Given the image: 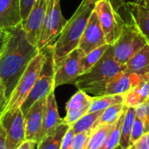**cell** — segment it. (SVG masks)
Here are the masks:
<instances>
[{
    "label": "cell",
    "mask_w": 149,
    "mask_h": 149,
    "mask_svg": "<svg viewBox=\"0 0 149 149\" xmlns=\"http://www.w3.org/2000/svg\"><path fill=\"white\" fill-rule=\"evenodd\" d=\"M39 52L28 40L23 24L7 31L0 53V79L5 87L8 100L29 64Z\"/></svg>",
    "instance_id": "obj_1"
},
{
    "label": "cell",
    "mask_w": 149,
    "mask_h": 149,
    "mask_svg": "<svg viewBox=\"0 0 149 149\" xmlns=\"http://www.w3.org/2000/svg\"><path fill=\"white\" fill-rule=\"evenodd\" d=\"M94 5L95 3L92 0H82L74 14L67 20L52 45L55 71L63 64L67 55L78 48L88 19L94 10Z\"/></svg>",
    "instance_id": "obj_2"
},
{
    "label": "cell",
    "mask_w": 149,
    "mask_h": 149,
    "mask_svg": "<svg viewBox=\"0 0 149 149\" xmlns=\"http://www.w3.org/2000/svg\"><path fill=\"white\" fill-rule=\"evenodd\" d=\"M125 71V65L117 62L111 54L109 46L101 58L86 72L81 74L75 86L93 97L104 95L107 83L117 73Z\"/></svg>",
    "instance_id": "obj_3"
},
{
    "label": "cell",
    "mask_w": 149,
    "mask_h": 149,
    "mask_svg": "<svg viewBox=\"0 0 149 149\" xmlns=\"http://www.w3.org/2000/svg\"><path fill=\"white\" fill-rule=\"evenodd\" d=\"M148 43L145 36L130 21L124 23L118 39L113 45H109V49L112 57L120 64L125 65Z\"/></svg>",
    "instance_id": "obj_4"
},
{
    "label": "cell",
    "mask_w": 149,
    "mask_h": 149,
    "mask_svg": "<svg viewBox=\"0 0 149 149\" xmlns=\"http://www.w3.org/2000/svg\"><path fill=\"white\" fill-rule=\"evenodd\" d=\"M41 51L45 53V59L38 78L37 79L29 95L27 96V98L20 107V109L23 112L24 115L27 113L29 108L36 101L43 98H45L52 91L55 90L54 87L55 68H54V62H53L52 45L47 46Z\"/></svg>",
    "instance_id": "obj_5"
},
{
    "label": "cell",
    "mask_w": 149,
    "mask_h": 149,
    "mask_svg": "<svg viewBox=\"0 0 149 149\" xmlns=\"http://www.w3.org/2000/svg\"><path fill=\"white\" fill-rule=\"evenodd\" d=\"M45 59V53L40 51L39 53L31 61L28 67L21 76L16 87L14 88L4 112L18 108L24 103L27 96L29 95L31 88L33 87L37 79L39 76L42 66Z\"/></svg>",
    "instance_id": "obj_6"
},
{
    "label": "cell",
    "mask_w": 149,
    "mask_h": 149,
    "mask_svg": "<svg viewBox=\"0 0 149 149\" xmlns=\"http://www.w3.org/2000/svg\"><path fill=\"white\" fill-rule=\"evenodd\" d=\"M66 22L67 20L61 12L60 0H49L39 40L37 45L38 49L41 51L47 46L53 45Z\"/></svg>",
    "instance_id": "obj_7"
},
{
    "label": "cell",
    "mask_w": 149,
    "mask_h": 149,
    "mask_svg": "<svg viewBox=\"0 0 149 149\" xmlns=\"http://www.w3.org/2000/svg\"><path fill=\"white\" fill-rule=\"evenodd\" d=\"M94 10L104 32L107 44L113 45L118 39L125 22L107 0L97 1L94 5Z\"/></svg>",
    "instance_id": "obj_8"
},
{
    "label": "cell",
    "mask_w": 149,
    "mask_h": 149,
    "mask_svg": "<svg viewBox=\"0 0 149 149\" xmlns=\"http://www.w3.org/2000/svg\"><path fill=\"white\" fill-rule=\"evenodd\" d=\"M0 127L9 149H16L25 141L24 115L20 107L4 112L0 119Z\"/></svg>",
    "instance_id": "obj_9"
},
{
    "label": "cell",
    "mask_w": 149,
    "mask_h": 149,
    "mask_svg": "<svg viewBox=\"0 0 149 149\" xmlns=\"http://www.w3.org/2000/svg\"><path fill=\"white\" fill-rule=\"evenodd\" d=\"M84 54L77 48L71 52L63 64L55 71L54 75V87L63 85H74L78 78L82 74L80 60Z\"/></svg>",
    "instance_id": "obj_10"
},
{
    "label": "cell",
    "mask_w": 149,
    "mask_h": 149,
    "mask_svg": "<svg viewBox=\"0 0 149 149\" xmlns=\"http://www.w3.org/2000/svg\"><path fill=\"white\" fill-rule=\"evenodd\" d=\"M106 44L104 32L101 29L98 16L93 10L81 36L78 48L86 55L91 51Z\"/></svg>",
    "instance_id": "obj_11"
},
{
    "label": "cell",
    "mask_w": 149,
    "mask_h": 149,
    "mask_svg": "<svg viewBox=\"0 0 149 149\" xmlns=\"http://www.w3.org/2000/svg\"><path fill=\"white\" fill-rule=\"evenodd\" d=\"M48 3L49 0H35L26 20L23 23L28 40L35 46L38 45L39 40Z\"/></svg>",
    "instance_id": "obj_12"
},
{
    "label": "cell",
    "mask_w": 149,
    "mask_h": 149,
    "mask_svg": "<svg viewBox=\"0 0 149 149\" xmlns=\"http://www.w3.org/2000/svg\"><path fill=\"white\" fill-rule=\"evenodd\" d=\"M93 97L84 91H77L67 101L65 106L66 114L62 122L71 127L83 115L88 113Z\"/></svg>",
    "instance_id": "obj_13"
},
{
    "label": "cell",
    "mask_w": 149,
    "mask_h": 149,
    "mask_svg": "<svg viewBox=\"0 0 149 149\" xmlns=\"http://www.w3.org/2000/svg\"><path fill=\"white\" fill-rule=\"evenodd\" d=\"M45 99L46 97L36 101L24 114L25 141H31L36 144L38 143V135L43 124Z\"/></svg>",
    "instance_id": "obj_14"
},
{
    "label": "cell",
    "mask_w": 149,
    "mask_h": 149,
    "mask_svg": "<svg viewBox=\"0 0 149 149\" xmlns=\"http://www.w3.org/2000/svg\"><path fill=\"white\" fill-rule=\"evenodd\" d=\"M141 81H143V79L139 75L122 71L113 77L107 83L104 95L125 94L137 86Z\"/></svg>",
    "instance_id": "obj_15"
},
{
    "label": "cell",
    "mask_w": 149,
    "mask_h": 149,
    "mask_svg": "<svg viewBox=\"0 0 149 149\" xmlns=\"http://www.w3.org/2000/svg\"><path fill=\"white\" fill-rule=\"evenodd\" d=\"M23 24L21 0H0V27L9 31Z\"/></svg>",
    "instance_id": "obj_16"
},
{
    "label": "cell",
    "mask_w": 149,
    "mask_h": 149,
    "mask_svg": "<svg viewBox=\"0 0 149 149\" xmlns=\"http://www.w3.org/2000/svg\"><path fill=\"white\" fill-rule=\"evenodd\" d=\"M61 122H62V119L59 117V114H58L54 91H52L46 96V99H45V112H44L43 124H42L41 131L38 135V143L42 140L44 136H45L47 134L52 131Z\"/></svg>",
    "instance_id": "obj_17"
},
{
    "label": "cell",
    "mask_w": 149,
    "mask_h": 149,
    "mask_svg": "<svg viewBox=\"0 0 149 149\" xmlns=\"http://www.w3.org/2000/svg\"><path fill=\"white\" fill-rule=\"evenodd\" d=\"M125 71L139 75L143 80L149 79V43L125 64Z\"/></svg>",
    "instance_id": "obj_18"
},
{
    "label": "cell",
    "mask_w": 149,
    "mask_h": 149,
    "mask_svg": "<svg viewBox=\"0 0 149 149\" xmlns=\"http://www.w3.org/2000/svg\"><path fill=\"white\" fill-rule=\"evenodd\" d=\"M131 22L141 31L149 43V14L147 10L134 0L125 3Z\"/></svg>",
    "instance_id": "obj_19"
},
{
    "label": "cell",
    "mask_w": 149,
    "mask_h": 149,
    "mask_svg": "<svg viewBox=\"0 0 149 149\" xmlns=\"http://www.w3.org/2000/svg\"><path fill=\"white\" fill-rule=\"evenodd\" d=\"M148 99L149 79H148L124 94V104L127 107H135L138 105L146 103Z\"/></svg>",
    "instance_id": "obj_20"
},
{
    "label": "cell",
    "mask_w": 149,
    "mask_h": 149,
    "mask_svg": "<svg viewBox=\"0 0 149 149\" xmlns=\"http://www.w3.org/2000/svg\"><path fill=\"white\" fill-rule=\"evenodd\" d=\"M69 127L68 125L61 122L52 131L42 138L37 144V149H60L62 140Z\"/></svg>",
    "instance_id": "obj_21"
},
{
    "label": "cell",
    "mask_w": 149,
    "mask_h": 149,
    "mask_svg": "<svg viewBox=\"0 0 149 149\" xmlns=\"http://www.w3.org/2000/svg\"><path fill=\"white\" fill-rule=\"evenodd\" d=\"M102 112L103 111L87 113L85 115H83L80 119H79L70 127L72 129L74 134L92 131L98 126V120H99Z\"/></svg>",
    "instance_id": "obj_22"
},
{
    "label": "cell",
    "mask_w": 149,
    "mask_h": 149,
    "mask_svg": "<svg viewBox=\"0 0 149 149\" xmlns=\"http://www.w3.org/2000/svg\"><path fill=\"white\" fill-rule=\"evenodd\" d=\"M135 116L136 113H135L134 107H127L123 122L121 125L120 139V146L122 148V149H127L129 147V140H130V135H131Z\"/></svg>",
    "instance_id": "obj_23"
},
{
    "label": "cell",
    "mask_w": 149,
    "mask_h": 149,
    "mask_svg": "<svg viewBox=\"0 0 149 149\" xmlns=\"http://www.w3.org/2000/svg\"><path fill=\"white\" fill-rule=\"evenodd\" d=\"M119 103H124V94L103 95L93 97L88 113L103 111L107 107Z\"/></svg>",
    "instance_id": "obj_24"
},
{
    "label": "cell",
    "mask_w": 149,
    "mask_h": 149,
    "mask_svg": "<svg viewBox=\"0 0 149 149\" xmlns=\"http://www.w3.org/2000/svg\"><path fill=\"white\" fill-rule=\"evenodd\" d=\"M113 124H102L98 125L92 132L87 148L86 149H100L105 142L108 134L113 128Z\"/></svg>",
    "instance_id": "obj_25"
},
{
    "label": "cell",
    "mask_w": 149,
    "mask_h": 149,
    "mask_svg": "<svg viewBox=\"0 0 149 149\" xmlns=\"http://www.w3.org/2000/svg\"><path fill=\"white\" fill-rule=\"evenodd\" d=\"M108 46H109L108 44L103 45H101V46H100V47L91 51L90 52H88L87 54L84 55L81 58L80 66H81V72H82V74L86 72L88 70H90L101 58V57L104 55V53L107 50Z\"/></svg>",
    "instance_id": "obj_26"
},
{
    "label": "cell",
    "mask_w": 149,
    "mask_h": 149,
    "mask_svg": "<svg viewBox=\"0 0 149 149\" xmlns=\"http://www.w3.org/2000/svg\"><path fill=\"white\" fill-rule=\"evenodd\" d=\"M127 107L124 103L113 105L107 109L103 110L99 120L98 125L102 124H114L120 115L125 112Z\"/></svg>",
    "instance_id": "obj_27"
},
{
    "label": "cell",
    "mask_w": 149,
    "mask_h": 149,
    "mask_svg": "<svg viewBox=\"0 0 149 149\" xmlns=\"http://www.w3.org/2000/svg\"><path fill=\"white\" fill-rule=\"evenodd\" d=\"M127 109V108H126ZM126 112V110H125ZM125 112L120 115V117L117 120V121L113 124V128L111 129L110 133L108 134L105 142L103 143L102 147L100 149H114L120 145V131H121V125L123 122Z\"/></svg>",
    "instance_id": "obj_28"
},
{
    "label": "cell",
    "mask_w": 149,
    "mask_h": 149,
    "mask_svg": "<svg viewBox=\"0 0 149 149\" xmlns=\"http://www.w3.org/2000/svg\"><path fill=\"white\" fill-rule=\"evenodd\" d=\"M92 131L75 134L72 139V149H86Z\"/></svg>",
    "instance_id": "obj_29"
},
{
    "label": "cell",
    "mask_w": 149,
    "mask_h": 149,
    "mask_svg": "<svg viewBox=\"0 0 149 149\" xmlns=\"http://www.w3.org/2000/svg\"><path fill=\"white\" fill-rule=\"evenodd\" d=\"M144 134H145L144 125H143L142 121L137 116H135L134 125H133V128H132V132H131V135H130L129 147L131 145H133L134 143H135L138 140H140Z\"/></svg>",
    "instance_id": "obj_30"
},
{
    "label": "cell",
    "mask_w": 149,
    "mask_h": 149,
    "mask_svg": "<svg viewBox=\"0 0 149 149\" xmlns=\"http://www.w3.org/2000/svg\"><path fill=\"white\" fill-rule=\"evenodd\" d=\"M136 116L142 121L144 127H145V133L149 132V117L147 112V105L146 103L138 105L134 107Z\"/></svg>",
    "instance_id": "obj_31"
},
{
    "label": "cell",
    "mask_w": 149,
    "mask_h": 149,
    "mask_svg": "<svg viewBox=\"0 0 149 149\" xmlns=\"http://www.w3.org/2000/svg\"><path fill=\"white\" fill-rule=\"evenodd\" d=\"M127 149H149V132L145 133L142 137Z\"/></svg>",
    "instance_id": "obj_32"
},
{
    "label": "cell",
    "mask_w": 149,
    "mask_h": 149,
    "mask_svg": "<svg viewBox=\"0 0 149 149\" xmlns=\"http://www.w3.org/2000/svg\"><path fill=\"white\" fill-rule=\"evenodd\" d=\"M34 3L35 0H21V16L23 23L26 20Z\"/></svg>",
    "instance_id": "obj_33"
},
{
    "label": "cell",
    "mask_w": 149,
    "mask_h": 149,
    "mask_svg": "<svg viewBox=\"0 0 149 149\" xmlns=\"http://www.w3.org/2000/svg\"><path fill=\"white\" fill-rule=\"evenodd\" d=\"M74 134H75L72 131V129L71 127H69V129L66 131V133L62 140L60 149H72V139H73Z\"/></svg>",
    "instance_id": "obj_34"
},
{
    "label": "cell",
    "mask_w": 149,
    "mask_h": 149,
    "mask_svg": "<svg viewBox=\"0 0 149 149\" xmlns=\"http://www.w3.org/2000/svg\"><path fill=\"white\" fill-rule=\"evenodd\" d=\"M7 103H8V100L5 93V87L0 79V119L6 109Z\"/></svg>",
    "instance_id": "obj_35"
},
{
    "label": "cell",
    "mask_w": 149,
    "mask_h": 149,
    "mask_svg": "<svg viewBox=\"0 0 149 149\" xmlns=\"http://www.w3.org/2000/svg\"><path fill=\"white\" fill-rule=\"evenodd\" d=\"M92 1H93L94 3H96V2L99 1V0H92ZM107 1H109V2L111 3V4H112L113 7L114 8V10H117V11H118L121 7H123V6L125 5V3H126L125 0H107Z\"/></svg>",
    "instance_id": "obj_36"
},
{
    "label": "cell",
    "mask_w": 149,
    "mask_h": 149,
    "mask_svg": "<svg viewBox=\"0 0 149 149\" xmlns=\"http://www.w3.org/2000/svg\"><path fill=\"white\" fill-rule=\"evenodd\" d=\"M35 145L37 144L31 141H25L16 149H35Z\"/></svg>",
    "instance_id": "obj_37"
},
{
    "label": "cell",
    "mask_w": 149,
    "mask_h": 149,
    "mask_svg": "<svg viewBox=\"0 0 149 149\" xmlns=\"http://www.w3.org/2000/svg\"><path fill=\"white\" fill-rule=\"evenodd\" d=\"M0 149H9L8 147H7V145H6L4 134H3V132L1 127H0Z\"/></svg>",
    "instance_id": "obj_38"
},
{
    "label": "cell",
    "mask_w": 149,
    "mask_h": 149,
    "mask_svg": "<svg viewBox=\"0 0 149 149\" xmlns=\"http://www.w3.org/2000/svg\"><path fill=\"white\" fill-rule=\"evenodd\" d=\"M134 1L136 3H140L141 5H142L147 10V11L149 14V0H134Z\"/></svg>",
    "instance_id": "obj_39"
},
{
    "label": "cell",
    "mask_w": 149,
    "mask_h": 149,
    "mask_svg": "<svg viewBox=\"0 0 149 149\" xmlns=\"http://www.w3.org/2000/svg\"><path fill=\"white\" fill-rule=\"evenodd\" d=\"M6 36H7V31H4L3 34L0 37V53L3 48L4 43H5V39H6Z\"/></svg>",
    "instance_id": "obj_40"
},
{
    "label": "cell",
    "mask_w": 149,
    "mask_h": 149,
    "mask_svg": "<svg viewBox=\"0 0 149 149\" xmlns=\"http://www.w3.org/2000/svg\"><path fill=\"white\" fill-rule=\"evenodd\" d=\"M146 105H147V112H148V114L149 117V99L148 100V101L146 102Z\"/></svg>",
    "instance_id": "obj_41"
},
{
    "label": "cell",
    "mask_w": 149,
    "mask_h": 149,
    "mask_svg": "<svg viewBox=\"0 0 149 149\" xmlns=\"http://www.w3.org/2000/svg\"><path fill=\"white\" fill-rule=\"evenodd\" d=\"M3 32H4V31H3V29H2V28L0 27V37H1V36H2V35L3 34Z\"/></svg>",
    "instance_id": "obj_42"
},
{
    "label": "cell",
    "mask_w": 149,
    "mask_h": 149,
    "mask_svg": "<svg viewBox=\"0 0 149 149\" xmlns=\"http://www.w3.org/2000/svg\"><path fill=\"white\" fill-rule=\"evenodd\" d=\"M114 149H122V148H121V147H120V146L119 145V146H118V147H117L116 148H114Z\"/></svg>",
    "instance_id": "obj_43"
}]
</instances>
